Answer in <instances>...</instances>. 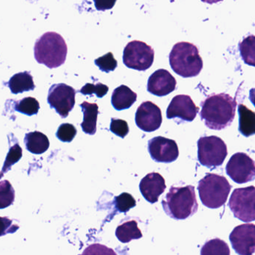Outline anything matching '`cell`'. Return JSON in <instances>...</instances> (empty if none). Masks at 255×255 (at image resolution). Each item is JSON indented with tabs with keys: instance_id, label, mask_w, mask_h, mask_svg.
Returning a JSON list of instances; mask_svg holds the SVG:
<instances>
[{
	"instance_id": "6da1fadb",
	"label": "cell",
	"mask_w": 255,
	"mask_h": 255,
	"mask_svg": "<svg viewBox=\"0 0 255 255\" xmlns=\"http://www.w3.org/2000/svg\"><path fill=\"white\" fill-rule=\"evenodd\" d=\"M200 117L207 128L221 130L228 128L235 118L237 102L228 94L212 95L201 103Z\"/></svg>"
},
{
	"instance_id": "7a4b0ae2",
	"label": "cell",
	"mask_w": 255,
	"mask_h": 255,
	"mask_svg": "<svg viewBox=\"0 0 255 255\" xmlns=\"http://www.w3.org/2000/svg\"><path fill=\"white\" fill-rule=\"evenodd\" d=\"M34 53L38 63L53 69L65 63L68 47L62 35L56 32H46L35 42Z\"/></svg>"
},
{
	"instance_id": "3957f363",
	"label": "cell",
	"mask_w": 255,
	"mask_h": 255,
	"mask_svg": "<svg viewBox=\"0 0 255 255\" xmlns=\"http://www.w3.org/2000/svg\"><path fill=\"white\" fill-rule=\"evenodd\" d=\"M164 211L177 220L193 216L198 209L195 188L192 186L171 187L162 202Z\"/></svg>"
},
{
	"instance_id": "277c9868",
	"label": "cell",
	"mask_w": 255,
	"mask_h": 255,
	"mask_svg": "<svg viewBox=\"0 0 255 255\" xmlns=\"http://www.w3.org/2000/svg\"><path fill=\"white\" fill-rule=\"evenodd\" d=\"M173 71L183 78L196 77L203 68V60L198 47L189 42L174 44L169 55Z\"/></svg>"
},
{
	"instance_id": "5b68a950",
	"label": "cell",
	"mask_w": 255,
	"mask_h": 255,
	"mask_svg": "<svg viewBox=\"0 0 255 255\" xmlns=\"http://www.w3.org/2000/svg\"><path fill=\"white\" fill-rule=\"evenodd\" d=\"M231 189V185L225 177L212 173L206 174L198 186L201 202L211 209L219 208L225 204Z\"/></svg>"
},
{
	"instance_id": "8992f818",
	"label": "cell",
	"mask_w": 255,
	"mask_h": 255,
	"mask_svg": "<svg viewBox=\"0 0 255 255\" xmlns=\"http://www.w3.org/2000/svg\"><path fill=\"white\" fill-rule=\"evenodd\" d=\"M198 148V161L207 168L220 166L228 156L226 144L222 138L216 135L200 138Z\"/></svg>"
},
{
	"instance_id": "52a82bcc",
	"label": "cell",
	"mask_w": 255,
	"mask_h": 255,
	"mask_svg": "<svg viewBox=\"0 0 255 255\" xmlns=\"http://www.w3.org/2000/svg\"><path fill=\"white\" fill-rule=\"evenodd\" d=\"M153 61L154 50L143 41H130L124 50V64L130 69L146 71L152 66Z\"/></svg>"
},
{
	"instance_id": "ba28073f",
	"label": "cell",
	"mask_w": 255,
	"mask_h": 255,
	"mask_svg": "<svg viewBox=\"0 0 255 255\" xmlns=\"http://www.w3.org/2000/svg\"><path fill=\"white\" fill-rule=\"evenodd\" d=\"M255 187L239 188L234 189L229 201V207L234 216L245 222L255 219Z\"/></svg>"
},
{
	"instance_id": "9c48e42d",
	"label": "cell",
	"mask_w": 255,
	"mask_h": 255,
	"mask_svg": "<svg viewBox=\"0 0 255 255\" xmlns=\"http://www.w3.org/2000/svg\"><path fill=\"white\" fill-rule=\"evenodd\" d=\"M76 91L65 83L54 84L49 89L47 102L61 117H68L75 106Z\"/></svg>"
},
{
	"instance_id": "30bf717a",
	"label": "cell",
	"mask_w": 255,
	"mask_h": 255,
	"mask_svg": "<svg viewBox=\"0 0 255 255\" xmlns=\"http://www.w3.org/2000/svg\"><path fill=\"white\" fill-rule=\"evenodd\" d=\"M226 172L234 182L239 184L252 181L255 180V162L246 153H235L227 164Z\"/></svg>"
},
{
	"instance_id": "8fae6325",
	"label": "cell",
	"mask_w": 255,
	"mask_h": 255,
	"mask_svg": "<svg viewBox=\"0 0 255 255\" xmlns=\"http://www.w3.org/2000/svg\"><path fill=\"white\" fill-rule=\"evenodd\" d=\"M135 120L137 127L141 130L153 132L159 129L162 125V111L151 101H145L137 109Z\"/></svg>"
},
{
	"instance_id": "7c38bea8",
	"label": "cell",
	"mask_w": 255,
	"mask_h": 255,
	"mask_svg": "<svg viewBox=\"0 0 255 255\" xmlns=\"http://www.w3.org/2000/svg\"><path fill=\"white\" fill-rule=\"evenodd\" d=\"M255 233L253 224H244L234 228L230 234V241L238 255H253L255 248Z\"/></svg>"
},
{
	"instance_id": "4fadbf2b",
	"label": "cell",
	"mask_w": 255,
	"mask_h": 255,
	"mask_svg": "<svg viewBox=\"0 0 255 255\" xmlns=\"http://www.w3.org/2000/svg\"><path fill=\"white\" fill-rule=\"evenodd\" d=\"M148 151L152 159L157 162L170 163L179 156L177 142L162 136L154 137L148 141Z\"/></svg>"
},
{
	"instance_id": "5bb4252c",
	"label": "cell",
	"mask_w": 255,
	"mask_h": 255,
	"mask_svg": "<svg viewBox=\"0 0 255 255\" xmlns=\"http://www.w3.org/2000/svg\"><path fill=\"white\" fill-rule=\"evenodd\" d=\"M198 107L189 95H179L171 100L166 111L168 119L177 118L184 122H191L195 120L198 114Z\"/></svg>"
},
{
	"instance_id": "9a60e30c",
	"label": "cell",
	"mask_w": 255,
	"mask_h": 255,
	"mask_svg": "<svg viewBox=\"0 0 255 255\" xmlns=\"http://www.w3.org/2000/svg\"><path fill=\"white\" fill-rule=\"evenodd\" d=\"M177 86L175 78L165 69L153 72L147 81V91L152 95L164 97L174 92Z\"/></svg>"
},
{
	"instance_id": "2e32d148",
	"label": "cell",
	"mask_w": 255,
	"mask_h": 255,
	"mask_svg": "<svg viewBox=\"0 0 255 255\" xmlns=\"http://www.w3.org/2000/svg\"><path fill=\"white\" fill-rule=\"evenodd\" d=\"M139 189L146 201L154 204L166 189L165 179L159 173H150L140 182Z\"/></svg>"
},
{
	"instance_id": "e0dca14e",
	"label": "cell",
	"mask_w": 255,
	"mask_h": 255,
	"mask_svg": "<svg viewBox=\"0 0 255 255\" xmlns=\"http://www.w3.org/2000/svg\"><path fill=\"white\" fill-rule=\"evenodd\" d=\"M137 94L132 92L129 87L122 85L116 88L112 95V104L116 110H128L136 101Z\"/></svg>"
},
{
	"instance_id": "ac0fdd59",
	"label": "cell",
	"mask_w": 255,
	"mask_h": 255,
	"mask_svg": "<svg viewBox=\"0 0 255 255\" xmlns=\"http://www.w3.org/2000/svg\"><path fill=\"white\" fill-rule=\"evenodd\" d=\"M80 107L84 116L83 123L81 124L83 132L89 135H95L97 132V121L99 114L98 104L84 101L80 104Z\"/></svg>"
},
{
	"instance_id": "d6986e66",
	"label": "cell",
	"mask_w": 255,
	"mask_h": 255,
	"mask_svg": "<svg viewBox=\"0 0 255 255\" xmlns=\"http://www.w3.org/2000/svg\"><path fill=\"white\" fill-rule=\"evenodd\" d=\"M24 143L26 149L34 154H41L47 151L50 147L49 138L39 131H34L26 134Z\"/></svg>"
},
{
	"instance_id": "ffe728a7",
	"label": "cell",
	"mask_w": 255,
	"mask_h": 255,
	"mask_svg": "<svg viewBox=\"0 0 255 255\" xmlns=\"http://www.w3.org/2000/svg\"><path fill=\"white\" fill-rule=\"evenodd\" d=\"M8 86L13 94L23 93L35 89L33 77L28 71L18 73L13 76L8 83Z\"/></svg>"
},
{
	"instance_id": "44dd1931",
	"label": "cell",
	"mask_w": 255,
	"mask_h": 255,
	"mask_svg": "<svg viewBox=\"0 0 255 255\" xmlns=\"http://www.w3.org/2000/svg\"><path fill=\"white\" fill-rule=\"evenodd\" d=\"M238 113L240 116L239 131L246 137L254 135L255 133V113L243 104L238 106Z\"/></svg>"
},
{
	"instance_id": "7402d4cb",
	"label": "cell",
	"mask_w": 255,
	"mask_h": 255,
	"mask_svg": "<svg viewBox=\"0 0 255 255\" xmlns=\"http://www.w3.org/2000/svg\"><path fill=\"white\" fill-rule=\"evenodd\" d=\"M119 241L124 243H129L132 240H138L142 237V234L135 221H128L118 227L116 232Z\"/></svg>"
},
{
	"instance_id": "603a6c76",
	"label": "cell",
	"mask_w": 255,
	"mask_h": 255,
	"mask_svg": "<svg viewBox=\"0 0 255 255\" xmlns=\"http://www.w3.org/2000/svg\"><path fill=\"white\" fill-rule=\"evenodd\" d=\"M228 245L220 239L207 242L201 248V255H230Z\"/></svg>"
},
{
	"instance_id": "cb8c5ba5",
	"label": "cell",
	"mask_w": 255,
	"mask_h": 255,
	"mask_svg": "<svg viewBox=\"0 0 255 255\" xmlns=\"http://www.w3.org/2000/svg\"><path fill=\"white\" fill-rule=\"evenodd\" d=\"M15 191L8 180L0 181V209H5L14 203Z\"/></svg>"
},
{
	"instance_id": "d4e9b609",
	"label": "cell",
	"mask_w": 255,
	"mask_h": 255,
	"mask_svg": "<svg viewBox=\"0 0 255 255\" xmlns=\"http://www.w3.org/2000/svg\"><path fill=\"white\" fill-rule=\"evenodd\" d=\"M242 58L247 65L254 66L255 63V36L250 35L240 44Z\"/></svg>"
},
{
	"instance_id": "484cf974",
	"label": "cell",
	"mask_w": 255,
	"mask_h": 255,
	"mask_svg": "<svg viewBox=\"0 0 255 255\" xmlns=\"http://www.w3.org/2000/svg\"><path fill=\"white\" fill-rule=\"evenodd\" d=\"M39 109V102L35 98L31 97L17 101L14 106V110L16 111L29 116L38 114Z\"/></svg>"
},
{
	"instance_id": "4316f807",
	"label": "cell",
	"mask_w": 255,
	"mask_h": 255,
	"mask_svg": "<svg viewBox=\"0 0 255 255\" xmlns=\"http://www.w3.org/2000/svg\"><path fill=\"white\" fill-rule=\"evenodd\" d=\"M23 155V150L21 147L18 144H15L10 148L8 154H7L6 159L4 162L3 167H2V172L0 174V177H2L3 174L7 171L11 169V166L16 162H18L21 159Z\"/></svg>"
},
{
	"instance_id": "83f0119b",
	"label": "cell",
	"mask_w": 255,
	"mask_h": 255,
	"mask_svg": "<svg viewBox=\"0 0 255 255\" xmlns=\"http://www.w3.org/2000/svg\"><path fill=\"white\" fill-rule=\"evenodd\" d=\"M95 65L103 72L110 73L115 71L118 67V62L113 56V53L109 52L107 54L98 58L95 61Z\"/></svg>"
},
{
	"instance_id": "f1b7e54d",
	"label": "cell",
	"mask_w": 255,
	"mask_h": 255,
	"mask_svg": "<svg viewBox=\"0 0 255 255\" xmlns=\"http://www.w3.org/2000/svg\"><path fill=\"white\" fill-rule=\"evenodd\" d=\"M116 204L118 210L121 213H127L136 205L135 198L130 194L124 192L116 197Z\"/></svg>"
},
{
	"instance_id": "f546056e",
	"label": "cell",
	"mask_w": 255,
	"mask_h": 255,
	"mask_svg": "<svg viewBox=\"0 0 255 255\" xmlns=\"http://www.w3.org/2000/svg\"><path fill=\"white\" fill-rule=\"evenodd\" d=\"M77 133V129L74 125L68 123L62 124L56 132V137L64 142H71Z\"/></svg>"
},
{
	"instance_id": "4dcf8cb0",
	"label": "cell",
	"mask_w": 255,
	"mask_h": 255,
	"mask_svg": "<svg viewBox=\"0 0 255 255\" xmlns=\"http://www.w3.org/2000/svg\"><path fill=\"white\" fill-rule=\"evenodd\" d=\"M108 86L102 84V83H98L96 85L87 83L80 91V93L83 94V95H90V96H92V95L95 94L99 98L105 96L108 93Z\"/></svg>"
},
{
	"instance_id": "1f68e13d",
	"label": "cell",
	"mask_w": 255,
	"mask_h": 255,
	"mask_svg": "<svg viewBox=\"0 0 255 255\" xmlns=\"http://www.w3.org/2000/svg\"><path fill=\"white\" fill-rule=\"evenodd\" d=\"M110 130L118 136L124 138L129 133V128L126 121L122 119H112Z\"/></svg>"
},
{
	"instance_id": "d6a6232c",
	"label": "cell",
	"mask_w": 255,
	"mask_h": 255,
	"mask_svg": "<svg viewBox=\"0 0 255 255\" xmlns=\"http://www.w3.org/2000/svg\"><path fill=\"white\" fill-rule=\"evenodd\" d=\"M82 255H117L114 250L104 245L92 244L88 246Z\"/></svg>"
},
{
	"instance_id": "836d02e7",
	"label": "cell",
	"mask_w": 255,
	"mask_h": 255,
	"mask_svg": "<svg viewBox=\"0 0 255 255\" xmlns=\"http://www.w3.org/2000/svg\"><path fill=\"white\" fill-rule=\"evenodd\" d=\"M19 227L13 225L12 221L8 217H0V237L15 232Z\"/></svg>"
}]
</instances>
